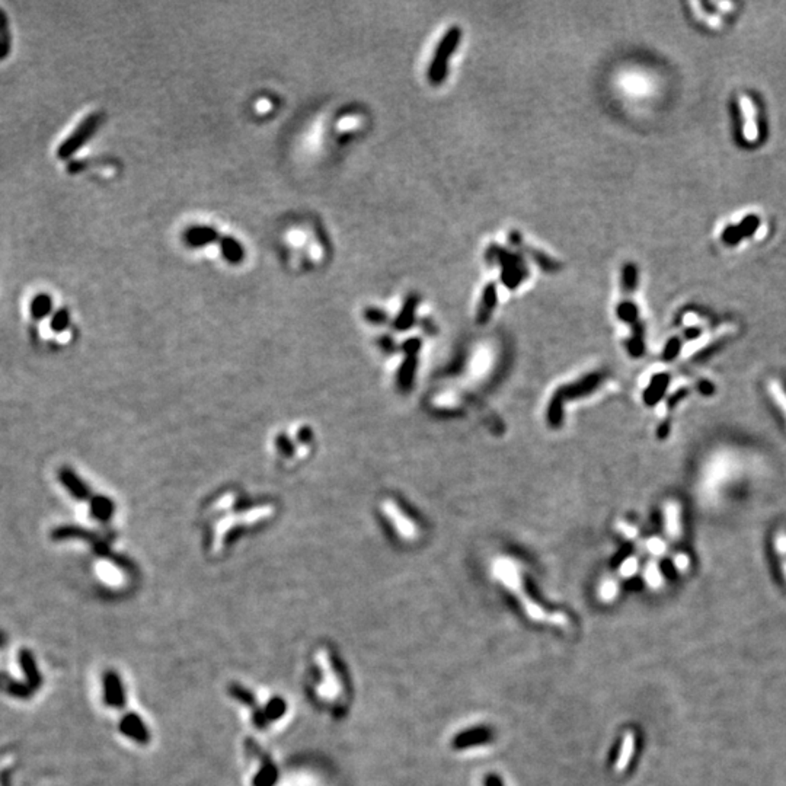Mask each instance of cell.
Instances as JSON below:
<instances>
[{
    "label": "cell",
    "mask_w": 786,
    "mask_h": 786,
    "mask_svg": "<svg viewBox=\"0 0 786 786\" xmlns=\"http://www.w3.org/2000/svg\"><path fill=\"white\" fill-rule=\"evenodd\" d=\"M3 644H5V635L0 632V646H2Z\"/></svg>",
    "instance_id": "obj_26"
},
{
    "label": "cell",
    "mask_w": 786,
    "mask_h": 786,
    "mask_svg": "<svg viewBox=\"0 0 786 786\" xmlns=\"http://www.w3.org/2000/svg\"><path fill=\"white\" fill-rule=\"evenodd\" d=\"M498 303V290H496V284L495 283H490L485 285V289L482 292V299H480V305L478 309V322L480 325L487 324L491 316L492 312L495 310Z\"/></svg>",
    "instance_id": "obj_7"
},
{
    "label": "cell",
    "mask_w": 786,
    "mask_h": 786,
    "mask_svg": "<svg viewBox=\"0 0 786 786\" xmlns=\"http://www.w3.org/2000/svg\"><path fill=\"white\" fill-rule=\"evenodd\" d=\"M53 309V300L49 294H38L31 301V316L35 321L47 317Z\"/></svg>",
    "instance_id": "obj_13"
},
{
    "label": "cell",
    "mask_w": 786,
    "mask_h": 786,
    "mask_svg": "<svg viewBox=\"0 0 786 786\" xmlns=\"http://www.w3.org/2000/svg\"><path fill=\"white\" fill-rule=\"evenodd\" d=\"M99 124H101L99 114H90L85 117L79 123V126L67 135V139L58 146L57 149L58 159L66 160L76 152H79V150L90 140V137L97 133Z\"/></svg>",
    "instance_id": "obj_3"
},
{
    "label": "cell",
    "mask_w": 786,
    "mask_h": 786,
    "mask_svg": "<svg viewBox=\"0 0 786 786\" xmlns=\"http://www.w3.org/2000/svg\"><path fill=\"white\" fill-rule=\"evenodd\" d=\"M10 42L12 40H10L8 17L3 9H0V60H3L9 56Z\"/></svg>",
    "instance_id": "obj_14"
},
{
    "label": "cell",
    "mask_w": 786,
    "mask_h": 786,
    "mask_svg": "<svg viewBox=\"0 0 786 786\" xmlns=\"http://www.w3.org/2000/svg\"><path fill=\"white\" fill-rule=\"evenodd\" d=\"M284 710H285L284 702H283L280 698H276V699H273V701H271V702L268 703V706H267V709H265V715H267L269 719H277V718H280V717L284 714Z\"/></svg>",
    "instance_id": "obj_23"
},
{
    "label": "cell",
    "mask_w": 786,
    "mask_h": 786,
    "mask_svg": "<svg viewBox=\"0 0 786 786\" xmlns=\"http://www.w3.org/2000/svg\"><path fill=\"white\" fill-rule=\"evenodd\" d=\"M219 244H220V252L223 255V258L228 261L229 264L237 265L245 260V249H244V246L240 245V242H237L235 237H232V236L220 237Z\"/></svg>",
    "instance_id": "obj_10"
},
{
    "label": "cell",
    "mask_w": 786,
    "mask_h": 786,
    "mask_svg": "<svg viewBox=\"0 0 786 786\" xmlns=\"http://www.w3.org/2000/svg\"><path fill=\"white\" fill-rule=\"evenodd\" d=\"M460 40L462 29L459 26H451L450 29H447L440 42H438L428 67V81L433 86H440L446 81L449 73V63L453 54L456 53Z\"/></svg>",
    "instance_id": "obj_2"
},
{
    "label": "cell",
    "mask_w": 786,
    "mask_h": 786,
    "mask_svg": "<svg viewBox=\"0 0 786 786\" xmlns=\"http://www.w3.org/2000/svg\"><path fill=\"white\" fill-rule=\"evenodd\" d=\"M415 367H417V356H406V361L403 362V366L401 367V373H399L401 387L408 389L412 385V379L415 376Z\"/></svg>",
    "instance_id": "obj_16"
},
{
    "label": "cell",
    "mask_w": 786,
    "mask_h": 786,
    "mask_svg": "<svg viewBox=\"0 0 786 786\" xmlns=\"http://www.w3.org/2000/svg\"><path fill=\"white\" fill-rule=\"evenodd\" d=\"M508 240L514 248H516L519 252H521L523 255H527L528 258H530L542 271H545V273L555 274V273H558V271L562 269V264L556 261L555 258H552V256H549L546 252L526 245V242H524L520 232L511 231L510 235H508Z\"/></svg>",
    "instance_id": "obj_4"
},
{
    "label": "cell",
    "mask_w": 786,
    "mask_h": 786,
    "mask_svg": "<svg viewBox=\"0 0 786 786\" xmlns=\"http://www.w3.org/2000/svg\"><path fill=\"white\" fill-rule=\"evenodd\" d=\"M119 728L124 733V735L135 739V742L139 743H146L149 739V731L144 727L143 721L137 715H127L123 721H121Z\"/></svg>",
    "instance_id": "obj_12"
},
{
    "label": "cell",
    "mask_w": 786,
    "mask_h": 786,
    "mask_svg": "<svg viewBox=\"0 0 786 786\" xmlns=\"http://www.w3.org/2000/svg\"><path fill=\"white\" fill-rule=\"evenodd\" d=\"M485 260L488 264L501 268V283L510 290H516L530 276L524 255L519 251H511L498 244H491L485 252Z\"/></svg>",
    "instance_id": "obj_1"
},
{
    "label": "cell",
    "mask_w": 786,
    "mask_h": 786,
    "mask_svg": "<svg viewBox=\"0 0 786 786\" xmlns=\"http://www.w3.org/2000/svg\"><path fill=\"white\" fill-rule=\"evenodd\" d=\"M637 306H635L632 301H622L621 305L617 308V315L621 317L622 321L625 322H633L637 321Z\"/></svg>",
    "instance_id": "obj_21"
},
{
    "label": "cell",
    "mask_w": 786,
    "mask_h": 786,
    "mask_svg": "<svg viewBox=\"0 0 786 786\" xmlns=\"http://www.w3.org/2000/svg\"><path fill=\"white\" fill-rule=\"evenodd\" d=\"M90 510H92V514L97 519L107 520L112 512V505L107 498L99 496V498H94L92 503H90Z\"/></svg>",
    "instance_id": "obj_19"
},
{
    "label": "cell",
    "mask_w": 786,
    "mask_h": 786,
    "mask_svg": "<svg viewBox=\"0 0 786 786\" xmlns=\"http://www.w3.org/2000/svg\"><path fill=\"white\" fill-rule=\"evenodd\" d=\"M365 316H366V319H367L369 322H371V324H376V325L385 324V322H386V319H387V315H386V313H385L383 310H381V309H376V308H370V309H367V310L365 312Z\"/></svg>",
    "instance_id": "obj_24"
},
{
    "label": "cell",
    "mask_w": 786,
    "mask_h": 786,
    "mask_svg": "<svg viewBox=\"0 0 786 786\" xmlns=\"http://www.w3.org/2000/svg\"><path fill=\"white\" fill-rule=\"evenodd\" d=\"M255 783L256 786H271L276 783V767L271 764L262 767L261 774L255 779Z\"/></svg>",
    "instance_id": "obj_22"
},
{
    "label": "cell",
    "mask_w": 786,
    "mask_h": 786,
    "mask_svg": "<svg viewBox=\"0 0 786 786\" xmlns=\"http://www.w3.org/2000/svg\"><path fill=\"white\" fill-rule=\"evenodd\" d=\"M103 686H105V702L114 708H119L124 705L126 702L124 690L123 686H121L118 676L114 671H108L105 674Z\"/></svg>",
    "instance_id": "obj_8"
},
{
    "label": "cell",
    "mask_w": 786,
    "mask_h": 786,
    "mask_svg": "<svg viewBox=\"0 0 786 786\" xmlns=\"http://www.w3.org/2000/svg\"><path fill=\"white\" fill-rule=\"evenodd\" d=\"M638 284V269L637 265L626 264L622 269V287L626 293H632Z\"/></svg>",
    "instance_id": "obj_17"
},
{
    "label": "cell",
    "mask_w": 786,
    "mask_h": 786,
    "mask_svg": "<svg viewBox=\"0 0 786 786\" xmlns=\"http://www.w3.org/2000/svg\"><path fill=\"white\" fill-rule=\"evenodd\" d=\"M490 739V731L487 730H475L471 733H466L460 737L456 738V747H469L474 744H479V743H485Z\"/></svg>",
    "instance_id": "obj_15"
},
{
    "label": "cell",
    "mask_w": 786,
    "mask_h": 786,
    "mask_svg": "<svg viewBox=\"0 0 786 786\" xmlns=\"http://www.w3.org/2000/svg\"><path fill=\"white\" fill-rule=\"evenodd\" d=\"M70 322V315L67 309H60L53 315V319H51V331L54 332H63L65 329H67Z\"/></svg>",
    "instance_id": "obj_20"
},
{
    "label": "cell",
    "mask_w": 786,
    "mask_h": 786,
    "mask_svg": "<svg viewBox=\"0 0 786 786\" xmlns=\"http://www.w3.org/2000/svg\"><path fill=\"white\" fill-rule=\"evenodd\" d=\"M418 305H419V296L418 294L412 293V294L408 296L403 301V306H402L399 315L396 316L395 322H393V328H395L396 331L410 329L415 322Z\"/></svg>",
    "instance_id": "obj_6"
},
{
    "label": "cell",
    "mask_w": 786,
    "mask_h": 786,
    "mask_svg": "<svg viewBox=\"0 0 786 786\" xmlns=\"http://www.w3.org/2000/svg\"><path fill=\"white\" fill-rule=\"evenodd\" d=\"M58 479L67 488V491L74 498H78V500H86V498L89 496V488L85 485L82 479L73 471L62 469L58 474Z\"/></svg>",
    "instance_id": "obj_11"
},
{
    "label": "cell",
    "mask_w": 786,
    "mask_h": 786,
    "mask_svg": "<svg viewBox=\"0 0 786 786\" xmlns=\"http://www.w3.org/2000/svg\"><path fill=\"white\" fill-rule=\"evenodd\" d=\"M19 661H21V667L26 676L28 680V687L31 689L33 692H35L40 686H41V674L38 671L37 667V662L34 655L31 654V651H28V649H22V653L19 654Z\"/></svg>",
    "instance_id": "obj_9"
},
{
    "label": "cell",
    "mask_w": 786,
    "mask_h": 786,
    "mask_svg": "<svg viewBox=\"0 0 786 786\" xmlns=\"http://www.w3.org/2000/svg\"><path fill=\"white\" fill-rule=\"evenodd\" d=\"M485 785H487V786H503L501 782H500V779H498L496 776H488Z\"/></svg>",
    "instance_id": "obj_25"
},
{
    "label": "cell",
    "mask_w": 786,
    "mask_h": 786,
    "mask_svg": "<svg viewBox=\"0 0 786 786\" xmlns=\"http://www.w3.org/2000/svg\"><path fill=\"white\" fill-rule=\"evenodd\" d=\"M0 687H2L5 692L10 693L12 696H18V698H28L34 693L29 687H24L21 685L13 683L10 678L5 676H0Z\"/></svg>",
    "instance_id": "obj_18"
},
{
    "label": "cell",
    "mask_w": 786,
    "mask_h": 786,
    "mask_svg": "<svg viewBox=\"0 0 786 786\" xmlns=\"http://www.w3.org/2000/svg\"><path fill=\"white\" fill-rule=\"evenodd\" d=\"M184 240L191 248H204L220 240V236L219 232L215 228H211V226H192V228L185 232Z\"/></svg>",
    "instance_id": "obj_5"
}]
</instances>
